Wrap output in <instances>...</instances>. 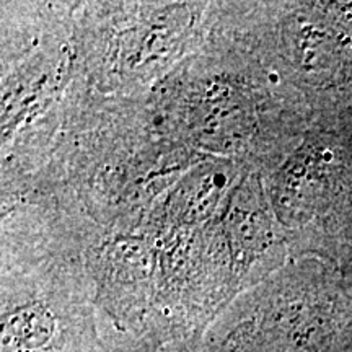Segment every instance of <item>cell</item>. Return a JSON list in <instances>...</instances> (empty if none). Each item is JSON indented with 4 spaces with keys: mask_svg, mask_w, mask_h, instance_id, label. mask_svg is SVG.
<instances>
[{
    "mask_svg": "<svg viewBox=\"0 0 352 352\" xmlns=\"http://www.w3.org/2000/svg\"><path fill=\"white\" fill-rule=\"evenodd\" d=\"M2 352H104L87 303L64 289L8 290L3 296Z\"/></svg>",
    "mask_w": 352,
    "mask_h": 352,
    "instance_id": "1",
    "label": "cell"
},
{
    "mask_svg": "<svg viewBox=\"0 0 352 352\" xmlns=\"http://www.w3.org/2000/svg\"><path fill=\"white\" fill-rule=\"evenodd\" d=\"M104 352H191L189 347L176 346V344H165L157 340L151 341H139L129 342V344H118L113 349H104Z\"/></svg>",
    "mask_w": 352,
    "mask_h": 352,
    "instance_id": "2",
    "label": "cell"
}]
</instances>
